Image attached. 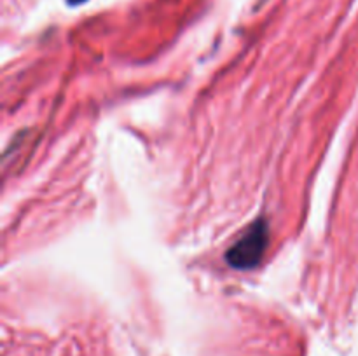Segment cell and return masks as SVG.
Here are the masks:
<instances>
[{"mask_svg":"<svg viewBox=\"0 0 358 356\" xmlns=\"http://www.w3.org/2000/svg\"><path fill=\"white\" fill-rule=\"evenodd\" d=\"M268 223L262 218L257 220V222H255L254 225L248 227L247 232L229 248V251L226 253L227 264L234 269H241V271L255 267V265L262 260V257H264L266 248H268Z\"/></svg>","mask_w":358,"mask_h":356,"instance_id":"6da1fadb","label":"cell"}]
</instances>
